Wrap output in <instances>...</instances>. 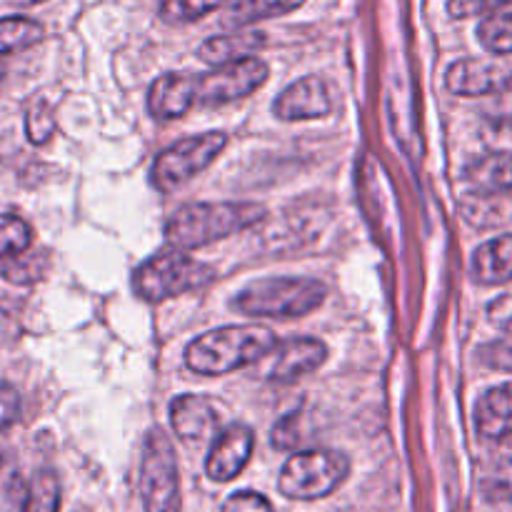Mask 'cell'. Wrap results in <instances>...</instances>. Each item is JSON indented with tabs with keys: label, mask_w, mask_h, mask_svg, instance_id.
<instances>
[{
	"label": "cell",
	"mask_w": 512,
	"mask_h": 512,
	"mask_svg": "<svg viewBox=\"0 0 512 512\" xmlns=\"http://www.w3.org/2000/svg\"><path fill=\"white\" fill-rule=\"evenodd\" d=\"M278 335L263 325H225L200 335L185 348V365L195 375H228L268 358Z\"/></svg>",
	"instance_id": "1"
},
{
	"label": "cell",
	"mask_w": 512,
	"mask_h": 512,
	"mask_svg": "<svg viewBox=\"0 0 512 512\" xmlns=\"http://www.w3.org/2000/svg\"><path fill=\"white\" fill-rule=\"evenodd\" d=\"M268 210L258 203H188L165 220V240L173 248L193 250L253 228Z\"/></svg>",
	"instance_id": "2"
},
{
	"label": "cell",
	"mask_w": 512,
	"mask_h": 512,
	"mask_svg": "<svg viewBox=\"0 0 512 512\" xmlns=\"http://www.w3.org/2000/svg\"><path fill=\"white\" fill-rule=\"evenodd\" d=\"M328 298V288L315 278H263L253 280L238 290L233 298V310L250 318H303L313 313Z\"/></svg>",
	"instance_id": "3"
},
{
	"label": "cell",
	"mask_w": 512,
	"mask_h": 512,
	"mask_svg": "<svg viewBox=\"0 0 512 512\" xmlns=\"http://www.w3.org/2000/svg\"><path fill=\"white\" fill-rule=\"evenodd\" d=\"M215 278L213 268L190 258L188 250H160L133 273V290L145 303H163L190 290L205 288Z\"/></svg>",
	"instance_id": "4"
},
{
	"label": "cell",
	"mask_w": 512,
	"mask_h": 512,
	"mask_svg": "<svg viewBox=\"0 0 512 512\" xmlns=\"http://www.w3.org/2000/svg\"><path fill=\"white\" fill-rule=\"evenodd\" d=\"M350 460L338 450H298L283 465L278 478L280 493L288 500H323L345 483Z\"/></svg>",
	"instance_id": "5"
},
{
	"label": "cell",
	"mask_w": 512,
	"mask_h": 512,
	"mask_svg": "<svg viewBox=\"0 0 512 512\" xmlns=\"http://www.w3.org/2000/svg\"><path fill=\"white\" fill-rule=\"evenodd\" d=\"M138 490L145 512H180L178 455L165 430H148L140 453Z\"/></svg>",
	"instance_id": "6"
},
{
	"label": "cell",
	"mask_w": 512,
	"mask_h": 512,
	"mask_svg": "<svg viewBox=\"0 0 512 512\" xmlns=\"http://www.w3.org/2000/svg\"><path fill=\"white\" fill-rule=\"evenodd\" d=\"M228 145V135L220 130H210L203 135H190V138L178 140L170 148L160 150L158 158L150 168V183L160 193H173L183 188L198 173L213 165V160Z\"/></svg>",
	"instance_id": "7"
},
{
	"label": "cell",
	"mask_w": 512,
	"mask_h": 512,
	"mask_svg": "<svg viewBox=\"0 0 512 512\" xmlns=\"http://www.w3.org/2000/svg\"><path fill=\"white\" fill-rule=\"evenodd\" d=\"M268 75V63L260 60L258 55L235 60V63L215 65V70H210V73L193 75L195 105L198 108H220V105L248 98L260 85H265Z\"/></svg>",
	"instance_id": "8"
},
{
	"label": "cell",
	"mask_w": 512,
	"mask_h": 512,
	"mask_svg": "<svg viewBox=\"0 0 512 512\" xmlns=\"http://www.w3.org/2000/svg\"><path fill=\"white\" fill-rule=\"evenodd\" d=\"M255 448V435L248 425L230 423L218 430L210 445L208 460H205V473L213 483H230L238 478L250 463V455Z\"/></svg>",
	"instance_id": "9"
},
{
	"label": "cell",
	"mask_w": 512,
	"mask_h": 512,
	"mask_svg": "<svg viewBox=\"0 0 512 512\" xmlns=\"http://www.w3.org/2000/svg\"><path fill=\"white\" fill-rule=\"evenodd\" d=\"M330 113H333V93H330L328 80H323L320 75L295 80L273 103V115L285 123L318 120Z\"/></svg>",
	"instance_id": "10"
},
{
	"label": "cell",
	"mask_w": 512,
	"mask_h": 512,
	"mask_svg": "<svg viewBox=\"0 0 512 512\" xmlns=\"http://www.w3.org/2000/svg\"><path fill=\"white\" fill-rule=\"evenodd\" d=\"M328 360V348L318 338H290L275 345L270 353V365L265 370L268 380L273 383H298L305 375L323 368Z\"/></svg>",
	"instance_id": "11"
},
{
	"label": "cell",
	"mask_w": 512,
	"mask_h": 512,
	"mask_svg": "<svg viewBox=\"0 0 512 512\" xmlns=\"http://www.w3.org/2000/svg\"><path fill=\"white\" fill-rule=\"evenodd\" d=\"M512 78L505 65L483 58H463L445 73V88L460 98H490Z\"/></svg>",
	"instance_id": "12"
},
{
	"label": "cell",
	"mask_w": 512,
	"mask_h": 512,
	"mask_svg": "<svg viewBox=\"0 0 512 512\" xmlns=\"http://www.w3.org/2000/svg\"><path fill=\"white\" fill-rule=\"evenodd\" d=\"M170 425L185 443H205L218 435V410L205 395H178L170 403Z\"/></svg>",
	"instance_id": "13"
},
{
	"label": "cell",
	"mask_w": 512,
	"mask_h": 512,
	"mask_svg": "<svg viewBox=\"0 0 512 512\" xmlns=\"http://www.w3.org/2000/svg\"><path fill=\"white\" fill-rule=\"evenodd\" d=\"M475 430L485 443L512 438V380L490 388L475 405Z\"/></svg>",
	"instance_id": "14"
},
{
	"label": "cell",
	"mask_w": 512,
	"mask_h": 512,
	"mask_svg": "<svg viewBox=\"0 0 512 512\" xmlns=\"http://www.w3.org/2000/svg\"><path fill=\"white\" fill-rule=\"evenodd\" d=\"M190 108H195L193 75L168 73L155 80L148 90V110L158 120L183 118Z\"/></svg>",
	"instance_id": "15"
},
{
	"label": "cell",
	"mask_w": 512,
	"mask_h": 512,
	"mask_svg": "<svg viewBox=\"0 0 512 512\" xmlns=\"http://www.w3.org/2000/svg\"><path fill=\"white\" fill-rule=\"evenodd\" d=\"M265 43H268V38L260 30H240V33L213 35V38H208L200 45L198 55L203 63L215 68V65L253 58V55H258L265 48Z\"/></svg>",
	"instance_id": "16"
},
{
	"label": "cell",
	"mask_w": 512,
	"mask_h": 512,
	"mask_svg": "<svg viewBox=\"0 0 512 512\" xmlns=\"http://www.w3.org/2000/svg\"><path fill=\"white\" fill-rule=\"evenodd\" d=\"M473 280L480 285H505L512 280V233L488 240L473 253Z\"/></svg>",
	"instance_id": "17"
},
{
	"label": "cell",
	"mask_w": 512,
	"mask_h": 512,
	"mask_svg": "<svg viewBox=\"0 0 512 512\" xmlns=\"http://www.w3.org/2000/svg\"><path fill=\"white\" fill-rule=\"evenodd\" d=\"M465 180L475 185L480 193H510L512 190V150L508 153H490L475 160L465 170Z\"/></svg>",
	"instance_id": "18"
},
{
	"label": "cell",
	"mask_w": 512,
	"mask_h": 512,
	"mask_svg": "<svg viewBox=\"0 0 512 512\" xmlns=\"http://www.w3.org/2000/svg\"><path fill=\"white\" fill-rule=\"evenodd\" d=\"M305 0H230L225 5V25H233V28H245V25H253L258 20L275 18V15L293 13L303 5Z\"/></svg>",
	"instance_id": "19"
},
{
	"label": "cell",
	"mask_w": 512,
	"mask_h": 512,
	"mask_svg": "<svg viewBox=\"0 0 512 512\" xmlns=\"http://www.w3.org/2000/svg\"><path fill=\"white\" fill-rule=\"evenodd\" d=\"M45 35V28L33 18H23V15H10V18H0V58L18 50L33 48L40 43Z\"/></svg>",
	"instance_id": "20"
},
{
	"label": "cell",
	"mask_w": 512,
	"mask_h": 512,
	"mask_svg": "<svg viewBox=\"0 0 512 512\" xmlns=\"http://www.w3.org/2000/svg\"><path fill=\"white\" fill-rule=\"evenodd\" d=\"M20 512H60V480L53 470H40L30 480Z\"/></svg>",
	"instance_id": "21"
},
{
	"label": "cell",
	"mask_w": 512,
	"mask_h": 512,
	"mask_svg": "<svg viewBox=\"0 0 512 512\" xmlns=\"http://www.w3.org/2000/svg\"><path fill=\"white\" fill-rule=\"evenodd\" d=\"M478 40L488 53L512 55V10L505 13H490L480 20Z\"/></svg>",
	"instance_id": "22"
},
{
	"label": "cell",
	"mask_w": 512,
	"mask_h": 512,
	"mask_svg": "<svg viewBox=\"0 0 512 512\" xmlns=\"http://www.w3.org/2000/svg\"><path fill=\"white\" fill-rule=\"evenodd\" d=\"M230 0H163L160 3V18L170 25L195 23L215 10L225 8Z\"/></svg>",
	"instance_id": "23"
},
{
	"label": "cell",
	"mask_w": 512,
	"mask_h": 512,
	"mask_svg": "<svg viewBox=\"0 0 512 512\" xmlns=\"http://www.w3.org/2000/svg\"><path fill=\"white\" fill-rule=\"evenodd\" d=\"M33 243L30 225L18 215H0V260L20 258Z\"/></svg>",
	"instance_id": "24"
},
{
	"label": "cell",
	"mask_w": 512,
	"mask_h": 512,
	"mask_svg": "<svg viewBox=\"0 0 512 512\" xmlns=\"http://www.w3.org/2000/svg\"><path fill=\"white\" fill-rule=\"evenodd\" d=\"M55 128V113L45 100H38V103L30 105L28 115H25V135L33 145H45L50 138H53Z\"/></svg>",
	"instance_id": "25"
},
{
	"label": "cell",
	"mask_w": 512,
	"mask_h": 512,
	"mask_svg": "<svg viewBox=\"0 0 512 512\" xmlns=\"http://www.w3.org/2000/svg\"><path fill=\"white\" fill-rule=\"evenodd\" d=\"M478 363L490 370H498V373H512V333L480 345Z\"/></svg>",
	"instance_id": "26"
},
{
	"label": "cell",
	"mask_w": 512,
	"mask_h": 512,
	"mask_svg": "<svg viewBox=\"0 0 512 512\" xmlns=\"http://www.w3.org/2000/svg\"><path fill=\"white\" fill-rule=\"evenodd\" d=\"M485 118L498 130H505V133L512 135V78L498 93L490 95V103L485 105Z\"/></svg>",
	"instance_id": "27"
},
{
	"label": "cell",
	"mask_w": 512,
	"mask_h": 512,
	"mask_svg": "<svg viewBox=\"0 0 512 512\" xmlns=\"http://www.w3.org/2000/svg\"><path fill=\"white\" fill-rule=\"evenodd\" d=\"M483 490L490 500H508V503H512V458L503 460V463L490 470Z\"/></svg>",
	"instance_id": "28"
},
{
	"label": "cell",
	"mask_w": 512,
	"mask_h": 512,
	"mask_svg": "<svg viewBox=\"0 0 512 512\" xmlns=\"http://www.w3.org/2000/svg\"><path fill=\"white\" fill-rule=\"evenodd\" d=\"M505 5H512V0H448V13L450 18H473L498 13Z\"/></svg>",
	"instance_id": "29"
},
{
	"label": "cell",
	"mask_w": 512,
	"mask_h": 512,
	"mask_svg": "<svg viewBox=\"0 0 512 512\" xmlns=\"http://www.w3.org/2000/svg\"><path fill=\"white\" fill-rule=\"evenodd\" d=\"M220 512H275L270 500L265 495L255 493V490H240V493H233L223 503V510Z\"/></svg>",
	"instance_id": "30"
},
{
	"label": "cell",
	"mask_w": 512,
	"mask_h": 512,
	"mask_svg": "<svg viewBox=\"0 0 512 512\" xmlns=\"http://www.w3.org/2000/svg\"><path fill=\"white\" fill-rule=\"evenodd\" d=\"M20 410H23V403H20L18 390L0 380V430L13 428L20 420Z\"/></svg>",
	"instance_id": "31"
},
{
	"label": "cell",
	"mask_w": 512,
	"mask_h": 512,
	"mask_svg": "<svg viewBox=\"0 0 512 512\" xmlns=\"http://www.w3.org/2000/svg\"><path fill=\"white\" fill-rule=\"evenodd\" d=\"M300 413H290L273 428V445L280 450H290L300 443Z\"/></svg>",
	"instance_id": "32"
},
{
	"label": "cell",
	"mask_w": 512,
	"mask_h": 512,
	"mask_svg": "<svg viewBox=\"0 0 512 512\" xmlns=\"http://www.w3.org/2000/svg\"><path fill=\"white\" fill-rule=\"evenodd\" d=\"M488 318L495 328L512 333V295H503V298L493 300L488 308Z\"/></svg>",
	"instance_id": "33"
},
{
	"label": "cell",
	"mask_w": 512,
	"mask_h": 512,
	"mask_svg": "<svg viewBox=\"0 0 512 512\" xmlns=\"http://www.w3.org/2000/svg\"><path fill=\"white\" fill-rule=\"evenodd\" d=\"M10 5H18V8H30V5L45 3V0H8Z\"/></svg>",
	"instance_id": "34"
},
{
	"label": "cell",
	"mask_w": 512,
	"mask_h": 512,
	"mask_svg": "<svg viewBox=\"0 0 512 512\" xmlns=\"http://www.w3.org/2000/svg\"><path fill=\"white\" fill-rule=\"evenodd\" d=\"M5 75V65H3V60H0V78H3Z\"/></svg>",
	"instance_id": "35"
}]
</instances>
